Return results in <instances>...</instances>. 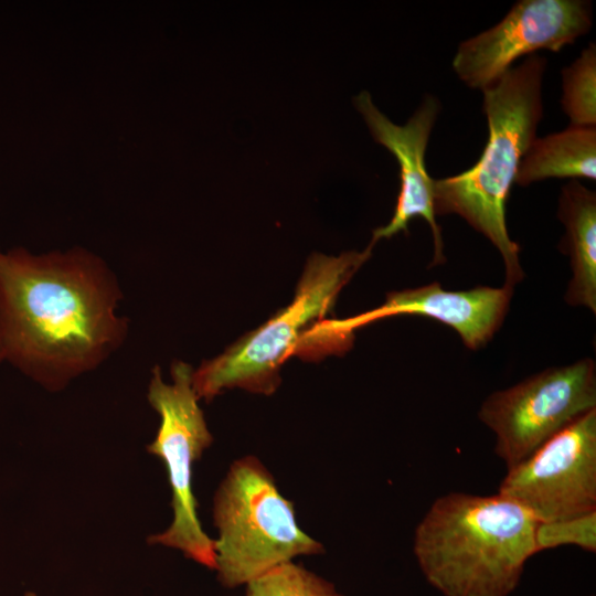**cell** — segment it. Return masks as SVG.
I'll return each instance as SVG.
<instances>
[{
	"label": "cell",
	"mask_w": 596,
	"mask_h": 596,
	"mask_svg": "<svg viewBox=\"0 0 596 596\" xmlns=\"http://www.w3.org/2000/svg\"><path fill=\"white\" fill-rule=\"evenodd\" d=\"M119 281L85 249L0 251V358L50 391L93 371L128 334Z\"/></svg>",
	"instance_id": "cell-1"
},
{
	"label": "cell",
	"mask_w": 596,
	"mask_h": 596,
	"mask_svg": "<svg viewBox=\"0 0 596 596\" xmlns=\"http://www.w3.org/2000/svg\"><path fill=\"white\" fill-rule=\"evenodd\" d=\"M536 523L499 493L448 492L416 525L413 552L426 581L444 596H509L536 553Z\"/></svg>",
	"instance_id": "cell-2"
},
{
	"label": "cell",
	"mask_w": 596,
	"mask_h": 596,
	"mask_svg": "<svg viewBox=\"0 0 596 596\" xmlns=\"http://www.w3.org/2000/svg\"><path fill=\"white\" fill-rule=\"evenodd\" d=\"M546 61L535 54L512 66L482 89L489 137L480 159L459 174L434 180L437 214H458L501 254L505 286L523 279L520 247L505 221L507 200L520 161L535 138L543 114L542 78Z\"/></svg>",
	"instance_id": "cell-3"
},
{
	"label": "cell",
	"mask_w": 596,
	"mask_h": 596,
	"mask_svg": "<svg viewBox=\"0 0 596 596\" xmlns=\"http://www.w3.org/2000/svg\"><path fill=\"white\" fill-rule=\"evenodd\" d=\"M373 244L362 252L338 256L313 253L307 260L289 305L242 336L217 356L193 370L199 400L212 401L226 390L242 389L270 395L280 384V366L332 309L340 290L370 258Z\"/></svg>",
	"instance_id": "cell-4"
},
{
	"label": "cell",
	"mask_w": 596,
	"mask_h": 596,
	"mask_svg": "<svg viewBox=\"0 0 596 596\" xmlns=\"http://www.w3.org/2000/svg\"><path fill=\"white\" fill-rule=\"evenodd\" d=\"M215 571L228 588L247 584L300 555L324 552L298 525L294 504L254 456L235 460L214 497Z\"/></svg>",
	"instance_id": "cell-5"
},
{
	"label": "cell",
	"mask_w": 596,
	"mask_h": 596,
	"mask_svg": "<svg viewBox=\"0 0 596 596\" xmlns=\"http://www.w3.org/2000/svg\"><path fill=\"white\" fill-rule=\"evenodd\" d=\"M193 370L181 360L173 361L171 383L162 380L158 365L151 371L147 397L160 416V425L147 450L166 466L173 519L166 531L149 536L148 543L180 550L187 557L214 570V540L203 531L192 489L193 464L213 441L193 389Z\"/></svg>",
	"instance_id": "cell-6"
},
{
	"label": "cell",
	"mask_w": 596,
	"mask_h": 596,
	"mask_svg": "<svg viewBox=\"0 0 596 596\" xmlns=\"http://www.w3.org/2000/svg\"><path fill=\"white\" fill-rule=\"evenodd\" d=\"M594 408L596 365L585 358L493 392L481 404L478 417L494 434V453L509 469Z\"/></svg>",
	"instance_id": "cell-7"
},
{
	"label": "cell",
	"mask_w": 596,
	"mask_h": 596,
	"mask_svg": "<svg viewBox=\"0 0 596 596\" xmlns=\"http://www.w3.org/2000/svg\"><path fill=\"white\" fill-rule=\"evenodd\" d=\"M498 493L517 502L538 522L596 511V408L509 468Z\"/></svg>",
	"instance_id": "cell-8"
},
{
	"label": "cell",
	"mask_w": 596,
	"mask_h": 596,
	"mask_svg": "<svg viewBox=\"0 0 596 596\" xmlns=\"http://www.w3.org/2000/svg\"><path fill=\"white\" fill-rule=\"evenodd\" d=\"M592 26L589 2L522 0L494 26L459 44L453 60L457 76L481 91L494 84L513 63L538 50L558 52Z\"/></svg>",
	"instance_id": "cell-9"
},
{
	"label": "cell",
	"mask_w": 596,
	"mask_h": 596,
	"mask_svg": "<svg viewBox=\"0 0 596 596\" xmlns=\"http://www.w3.org/2000/svg\"><path fill=\"white\" fill-rule=\"evenodd\" d=\"M374 140L396 158L400 166L401 188L390 222L373 231L371 244L390 238L400 232L407 233L409 222L422 217L432 230L434 257L432 265L445 260L440 227L434 209V180L428 175L425 152L430 132L439 113V103L427 96L408 121L401 126L392 123L373 104L368 92L354 98Z\"/></svg>",
	"instance_id": "cell-10"
},
{
	"label": "cell",
	"mask_w": 596,
	"mask_h": 596,
	"mask_svg": "<svg viewBox=\"0 0 596 596\" xmlns=\"http://www.w3.org/2000/svg\"><path fill=\"white\" fill-rule=\"evenodd\" d=\"M513 288L478 286L467 290H446L439 283L391 291L385 302L345 319H327L324 327L340 336H353L356 328L392 316H422L453 328L470 350L483 348L501 327L512 299Z\"/></svg>",
	"instance_id": "cell-11"
},
{
	"label": "cell",
	"mask_w": 596,
	"mask_h": 596,
	"mask_svg": "<svg viewBox=\"0 0 596 596\" xmlns=\"http://www.w3.org/2000/svg\"><path fill=\"white\" fill-rule=\"evenodd\" d=\"M557 216L565 233L562 252L570 256L572 278L565 301L596 312V193L576 180L562 187Z\"/></svg>",
	"instance_id": "cell-12"
},
{
	"label": "cell",
	"mask_w": 596,
	"mask_h": 596,
	"mask_svg": "<svg viewBox=\"0 0 596 596\" xmlns=\"http://www.w3.org/2000/svg\"><path fill=\"white\" fill-rule=\"evenodd\" d=\"M547 178L596 179V128L573 126L534 138L523 155L514 182L529 185Z\"/></svg>",
	"instance_id": "cell-13"
},
{
	"label": "cell",
	"mask_w": 596,
	"mask_h": 596,
	"mask_svg": "<svg viewBox=\"0 0 596 596\" xmlns=\"http://www.w3.org/2000/svg\"><path fill=\"white\" fill-rule=\"evenodd\" d=\"M562 107L573 126L596 125V46L589 43L581 55L562 71Z\"/></svg>",
	"instance_id": "cell-14"
},
{
	"label": "cell",
	"mask_w": 596,
	"mask_h": 596,
	"mask_svg": "<svg viewBox=\"0 0 596 596\" xmlns=\"http://www.w3.org/2000/svg\"><path fill=\"white\" fill-rule=\"evenodd\" d=\"M245 596H343L334 585L292 561L249 581Z\"/></svg>",
	"instance_id": "cell-15"
},
{
	"label": "cell",
	"mask_w": 596,
	"mask_h": 596,
	"mask_svg": "<svg viewBox=\"0 0 596 596\" xmlns=\"http://www.w3.org/2000/svg\"><path fill=\"white\" fill-rule=\"evenodd\" d=\"M536 553L564 545L596 552V511L578 517L538 522L534 530Z\"/></svg>",
	"instance_id": "cell-16"
},
{
	"label": "cell",
	"mask_w": 596,
	"mask_h": 596,
	"mask_svg": "<svg viewBox=\"0 0 596 596\" xmlns=\"http://www.w3.org/2000/svg\"><path fill=\"white\" fill-rule=\"evenodd\" d=\"M25 596H36V594L33 593V592H28V593H25Z\"/></svg>",
	"instance_id": "cell-17"
},
{
	"label": "cell",
	"mask_w": 596,
	"mask_h": 596,
	"mask_svg": "<svg viewBox=\"0 0 596 596\" xmlns=\"http://www.w3.org/2000/svg\"><path fill=\"white\" fill-rule=\"evenodd\" d=\"M1 362H2V361H1V358H0V363H1Z\"/></svg>",
	"instance_id": "cell-18"
}]
</instances>
